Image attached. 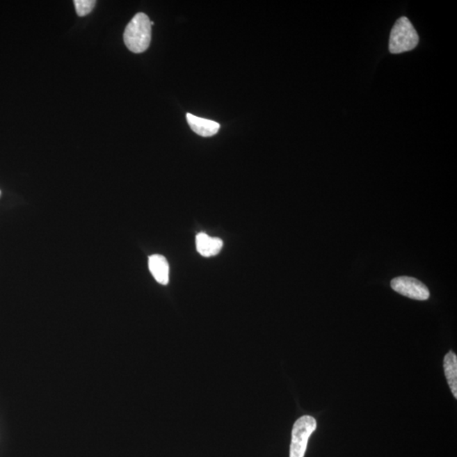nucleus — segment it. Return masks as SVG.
Instances as JSON below:
<instances>
[{"label":"nucleus","instance_id":"nucleus-1","mask_svg":"<svg viewBox=\"0 0 457 457\" xmlns=\"http://www.w3.org/2000/svg\"><path fill=\"white\" fill-rule=\"evenodd\" d=\"M151 38L152 26L150 18L144 13L136 14L125 30V45L131 52L143 53L150 47Z\"/></svg>","mask_w":457,"mask_h":457},{"label":"nucleus","instance_id":"nucleus-2","mask_svg":"<svg viewBox=\"0 0 457 457\" xmlns=\"http://www.w3.org/2000/svg\"><path fill=\"white\" fill-rule=\"evenodd\" d=\"M419 37L411 22L406 17L397 19L390 38V52L401 54L412 50L419 45Z\"/></svg>","mask_w":457,"mask_h":457},{"label":"nucleus","instance_id":"nucleus-3","mask_svg":"<svg viewBox=\"0 0 457 457\" xmlns=\"http://www.w3.org/2000/svg\"><path fill=\"white\" fill-rule=\"evenodd\" d=\"M317 428V422L311 416L296 420L292 429L290 457H304L308 440Z\"/></svg>","mask_w":457,"mask_h":457},{"label":"nucleus","instance_id":"nucleus-4","mask_svg":"<svg viewBox=\"0 0 457 457\" xmlns=\"http://www.w3.org/2000/svg\"><path fill=\"white\" fill-rule=\"evenodd\" d=\"M390 286L394 291L414 300H425L431 296L428 287L419 280L412 277H397L392 280Z\"/></svg>","mask_w":457,"mask_h":457},{"label":"nucleus","instance_id":"nucleus-5","mask_svg":"<svg viewBox=\"0 0 457 457\" xmlns=\"http://www.w3.org/2000/svg\"><path fill=\"white\" fill-rule=\"evenodd\" d=\"M186 120L191 130L203 138L216 135L221 128L220 124L216 121L200 118L191 114L186 115Z\"/></svg>","mask_w":457,"mask_h":457},{"label":"nucleus","instance_id":"nucleus-6","mask_svg":"<svg viewBox=\"0 0 457 457\" xmlns=\"http://www.w3.org/2000/svg\"><path fill=\"white\" fill-rule=\"evenodd\" d=\"M148 267L157 282L167 284L170 281V266L166 257L159 254L152 255L148 259Z\"/></svg>","mask_w":457,"mask_h":457},{"label":"nucleus","instance_id":"nucleus-7","mask_svg":"<svg viewBox=\"0 0 457 457\" xmlns=\"http://www.w3.org/2000/svg\"><path fill=\"white\" fill-rule=\"evenodd\" d=\"M223 245L224 243L220 238L211 237L205 233H199L196 237L197 250L202 257L217 255L221 251Z\"/></svg>","mask_w":457,"mask_h":457},{"label":"nucleus","instance_id":"nucleus-8","mask_svg":"<svg viewBox=\"0 0 457 457\" xmlns=\"http://www.w3.org/2000/svg\"><path fill=\"white\" fill-rule=\"evenodd\" d=\"M445 378L454 397L457 398V357L453 351L445 355L444 358Z\"/></svg>","mask_w":457,"mask_h":457},{"label":"nucleus","instance_id":"nucleus-9","mask_svg":"<svg viewBox=\"0 0 457 457\" xmlns=\"http://www.w3.org/2000/svg\"><path fill=\"white\" fill-rule=\"evenodd\" d=\"M74 5H75L77 14L83 17L92 13L95 9L96 1L95 0H75Z\"/></svg>","mask_w":457,"mask_h":457}]
</instances>
